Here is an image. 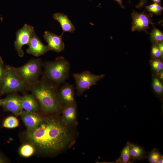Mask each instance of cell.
Masks as SVG:
<instances>
[{"label": "cell", "instance_id": "30bf717a", "mask_svg": "<svg viewBox=\"0 0 163 163\" xmlns=\"http://www.w3.org/2000/svg\"><path fill=\"white\" fill-rule=\"evenodd\" d=\"M63 34L59 36L48 31H45L43 37L48 43L49 50L59 53L64 50L65 44L62 39Z\"/></svg>", "mask_w": 163, "mask_h": 163}, {"label": "cell", "instance_id": "f546056e", "mask_svg": "<svg viewBox=\"0 0 163 163\" xmlns=\"http://www.w3.org/2000/svg\"><path fill=\"white\" fill-rule=\"evenodd\" d=\"M115 1L117 2L118 4L120 5V7L123 8H125V7L123 5L122 0H114Z\"/></svg>", "mask_w": 163, "mask_h": 163}, {"label": "cell", "instance_id": "8fae6325", "mask_svg": "<svg viewBox=\"0 0 163 163\" xmlns=\"http://www.w3.org/2000/svg\"><path fill=\"white\" fill-rule=\"evenodd\" d=\"M57 94L62 103L66 105L75 103V89L72 85L65 83L57 91Z\"/></svg>", "mask_w": 163, "mask_h": 163}, {"label": "cell", "instance_id": "e0dca14e", "mask_svg": "<svg viewBox=\"0 0 163 163\" xmlns=\"http://www.w3.org/2000/svg\"><path fill=\"white\" fill-rule=\"evenodd\" d=\"M76 107L75 103L66 105L64 107L62 117V121L65 124H69L75 119Z\"/></svg>", "mask_w": 163, "mask_h": 163}, {"label": "cell", "instance_id": "52a82bcc", "mask_svg": "<svg viewBox=\"0 0 163 163\" xmlns=\"http://www.w3.org/2000/svg\"><path fill=\"white\" fill-rule=\"evenodd\" d=\"M34 32V27L26 24H24L22 28L16 32L14 47L20 57H22L24 55L22 46L25 45H28Z\"/></svg>", "mask_w": 163, "mask_h": 163}, {"label": "cell", "instance_id": "277c9868", "mask_svg": "<svg viewBox=\"0 0 163 163\" xmlns=\"http://www.w3.org/2000/svg\"><path fill=\"white\" fill-rule=\"evenodd\" d=\"M42 63L40 59H31L24 65L14 69L20 79L27 86L38 81L41 74Z\"/></svg>", "mask_w": 163, "mask_h": 163}, {"label": "cell", "instance_id": "836d02e7", "mask_svg": "<svg viewBox=\"0 0 163 163\" xmlns=\"http://www.w3.org/2000/svg\"><path fill=\"white\" fill-rule=\"evenodd\" d=\"M2 99H0V106H2Z\"/></svg>", "mask_w": 163, "mask_h": 163}, {"label": "cell", "instance_id": "e575fe53", "mask_svg": "<svg viewBox=\"0 0 163 163\" xmlns=\"http://www.w3.org/2000/svg\"><path fill=\"white\" fill-rule=\"evenodd\" d=\"M129 2L130 4H131V1L130 0H129Z\"/></svg>", "mask_w": 163, "mask_h": 163}, {"label": "cell", "instance_id": "3957f363", "mask_svg": "<svg viewBox=\"0 0 163 163\" xmlns=\"http://www.w3.org/2000/svg\"><path fill=\"white\" fill-rule=\"evenodd\" d=\"M70 70L68 61L62 56L57 57L54 61L45 62L44 79L57 87L68 78Z\"/></svg>", "mask_w": 163, "mask_h": 163}, {"label": "cell", "instance_id": "4316f807", "mask_svg": "<svg viewBox=\"0 0 163 163\" xmlns=\"http://www.w3.org/2000/svg\"><path fill=\"white\" fill-rule=\"evenodd\" d=\"M5 66H4L2 59H0V82L2 80L5 74Z\"/></svg>", "mask_w": 163, "mask_h": 163}, {"label": "cell", "instance_id": "83f0119b", "mask_svg": "<svg viewBox=\"0 0 163 163\" xmlns=\"http://www.w3.org/2000/svg\"><path fill=\"white\" fill-rule=\"evenodd\" d=\"M148 0H140L139 4L136 7L138 8H142L147 3Z\"/></svg>", "mask_w": 163, "mask_h": 163}, {"label": "cell", "instance_id": "9a60e30c", "mask_svg": "<svg viewBox=\"0 0 163 163\" xmlns=\"http://www.w3.org/2000/svg\"><path fill=\"white\" fill-rule=\"evenodd\" d=\"M22 107L25 111L36 113L39 109V105L33 94H26L22 97Z\"/></svg>", "mask_w": 163, "mask_h": 163}, {"label": "cell", "instance_id": "f1b7e54d", "mask_svg": "<svg viewBox=\"0 0 163 163\" xmlns=\"http://www.w3.org/2000/svg\"><path fill=\"white\" fill-rule=\"evenodd\" d=\"M158 47L161 52L162 57L163 56V41L157 43Z\"/></svg>", "mask_w": 163, "mask_h": 163}, {"label": "cell", "instance_id": "7a4b0ae2", "mask_svg": "<svg viewBox=\"0 0 163 163\" xmlns=\"http://www.w3.org/2000/svg\"><path fill=\"white\" fill-rule=\"evenodd\" d=\"M27 87L45 112H55L61 109L62 103L58 96L56 86L44 79L38 80L28 85Z\"/></svg>", "mask_w": 163, "mask_h": 163}, {"label": "cell", "instance_id": "5b68a950", "mask_svg": "<svg viewBox=\"0 0 163 163\" xmlns=\"http://www.w3.org/2000/svg\"><path fill=\"white\" fill-rule=\"evenodd\" d=\"M28 88L27 86L18 77L13 67L5 66L4 75L0 82V95L18 91H22Z\"/></svg>", "mask_w": 163, "mask_h": 163}, {"label": "cell", "instance_id": "6da1fadb", "mask_svg": "<svg viewBox=\"0 0 163 163\" xmlns=\"http://www.w3.org/2000/svg\"><path fill=\"white\" fill-rule=\"evenodd\" d=\"M26 137L40 151L46 153L62 149L70 139L65 125L58 120L53 118L43 120L35 129L27 131Z\"/></svg>", "mask_w": 163, "mask_h": 163}, {"label": "cell", "instance_id": "484cf974", "mask_svg": "<svg viewBox=\"0 0 163 163\" xmlns=\"http://www.w3.org/2000/svg\"><path fill=\"white\" fill-rule=\"evenodd\" d=\"M151 54L155 58L163 57L157 44H153L151 49Z\"/></svg>", "mask_w": 163, "mask_h": 163}, {"label": "cell", "instance_id": "7c38bea8", "mask_svg": "<svg viewBox=\"0 0 163 163\" xmlns=\"http://www.w3.org/2000/svg\"><path fill=\"white\" fill-rule=\"evenodd\" d=\"M27 50V53L36 56H39L47 53L49 50L47 46L44 45L34 32L28 45Z\"/></svg>", "mask_w": 163, "mask_h": 163}, {"label": "cell", "instance_id": "5bb4252c", "mask_svg": "<svg viewBox=\"0 0 163 163\" xmlns=\"http://www.w3.org/2000/svg\"><path fill=\"white\" fill-rule=\"evenodd\" d=\"M53 19L60 24L63 30L62 33L65 32L73 33L75 28L68 16L63 13L58 12L53 15Z\"/></svg>", "mask_w": 163, "mask_h": 163}, {"label": "cell", "instance_id": "d590c367", "mask_svg": "<svg viewBox=\"0 0 163 163\" xmlns=\"http://www.w3.org/2000/svg\"><path fill=\"white\" fill-rule=\"evenodd\" d=\"M2 59V57H1V56H0V59Z\"/></svg>", "mask_w": 163, "mask_h": 163}, {"label": "cell", "instance_id": "2e32d148", "mask_svg": "<svg viewBox=\"0 0 163 163\" xmlns=\"http://www.w3.org/2000/svg\"><path fill=\"white\" fill-rule=\"evenodd\" d=\"M129 145L132 162L135 161L142 160L147 158V152L143 147L130 142Z\"/></svg>", "mask_w": 163, "mask_h": 163}, {"label": "cell", "instance_id": "7402d4cb", "mask_svg": "<svg viewBox=\"0 0 163 163\" xmlns=\"http://www.w3.org/2000/svg\"><path fill=\"white\" fill-rule=\"evenodd\" d=\"M34 147L32 145L29 144H25L21 146L19 152L22 156L28 157L34 154Z\"/></svg>", "mask_w": 163, "mask_h": 163}, {"label": "cell", "instance_id": "ffe728a7", "mask_svg": "<svg viewBox=\"0 0 163 163\" xmlns=\"http://www.w3.org/2000/svg\"><path fill=\"white\" fill-rule=\"evenodd\" d=\"M148 161L151 163H158L159 158L163 156L158 149H153L151 151L147 152Z\"/></svg>", "mask_w": 163, "mask_h": 163}, {"label": "cell", "instance_id": "603a6c76", "mask_svg": "<svg viewBox=\"0 0 163 163\" xmlns=\"http://www.w3.org/2000/svg\"><path fill=\"white\" fill-rule=\"evenodd\" d=\"M145 8L147 11L157 15L161 14L163 9L161 5L155 3L146 6Z\"/></svg>", "mask_w": 163, "mask_h": 163}, {"label": "cell", "instance_id": "9c48e42d", "mask_svg": "<svg viewBox=\"0 0 163 163\" xmlns=\"http://www.w3.org/2000/svg\"><path fill=\"white\" fill-rule=\"evenodd\" d=\"M22 97L16 94H10L2 99V106L4 110L11 112L17 116L20 115L23 110Z\"/></svg>", "mask_w": 163, "mask_h": 163}, {"label": "cell", "instance_id": "8992f818", "mask_svg": "<svg viewBox=\"0 0 163 163\" xmlns=\"http://www.w3.org/2000/svg\"><path fill=\"white\" fill-rule=\"evenodd\" d=\"M104 76V74L94 75L87 71L74 74L73 76L75 81L77 94H82L95 85L98 82L103 78Z\"/></svg>", "mask_w": 163, "mask_h": 163}, {"label": "cell", "instance_id": "ac0fdd59", "mask_svg": "<svg viewBox=\"0 0 163 163\" xmlns=\"http://www.w3.org/2000/svg\"><path fill=\"white\" fill-rule=\"evenodd\" d=\"M130 142H128L126 145L121 151L119 158L116 161V163H131L130 153Z\"/></svg>", "mask_w": 163, "mask_h": 163}, {"label": "cell", "instance_id": "4dcf8cb0", "mask_svg": "<svg viewBox=\"0 0 163 163\" xmlns=\"http://www.w3.org/2000/svg\"><path fill=\"white\" fill-rule=\"evenodd\" d=\"M6 162L5 160L1 155H0V163H4Z\"/></svg>", "mask_w": 163, "mask_h": 163}, {"label": "cell", "instance_id": "cb8c5ba5", "mask_svg": "<svg viewBox=\"0 0 163 163\" xmlns=\"http://www.w3.org/2000/svg\"><path fill=\"white\" fill-rule=\"evenodd\" d=\"M153 88L156 94L159 96L162 95L163 92V85L159 79L157 78H154L152 80Z\"/></svg>", "mask_w": 163, "mask_h": 163}, {"label": "cell", "instance_id": "d6986e66", "mask_svg": "<svg viewBox=\"0 0 163 163\" xmlns=\"http://www.w3.org/2000/svg\"><path fill=\"white\" fill-rule=\"evenodd\" d=\"M151 32L149 33L150 39L152 44H157L163 41V33L154 26Z\"/></svg>", "mask_w": 163, "mask_h": 163}, {"label": "cell", "instance_id": "44dd1931", "mask_svg": "<svg viewBox=\"0 0 163 163\" xmlns=\"http://www.w3.org/2000/svg\"><path fill=\"white\" fill-rule=\"evenodd\" d=\"M19 125L18 119L15 117L9 116L4 120L3 126L7 128H13L17 127Z\"/></svg>", "mask_w": 163, "mask_h": 163}, {"label": "cell", "instance_id": "d4e9b609", "mask_svg": "<svg viewBox=\"0 0 163 163\" xmlns=\"http://www.w3.org/2000/svg\"><path fill=\"white\" fill-rule=\"evenodd\" d=\"M151 64L153 69L157 72L161 71L163 69V64L159 59L154 58L151 62Z\"/></svg>", "mask_w": 163, "mask_h": 163}, {"label": "cell", "instance_id": "ba28073f", "mask_svg": "<svg viewBox=\"0 0 163 163\" xmlns=\"http://www.w3.org/2000/svg\"><path fill=\"white\" fill-rule=\"evenodd\" d=\"M153 15V14L150 12L147 14L145 11L139 12L133 11L131 14L132 31H143L148 33L147 30L149 28L150 25H154L151 19Z\"/></svg>", "mask_w": 163, "mask_h": 163}, {"label": "cell", "instance_id": "1f68e13d", "mask_svg": "<svg viewBox=\"0 0 163 163\" xmlns=\"http://www.w3.org/2000/svg\"><path fill=\"white\" fill-rule=\"evenodd\" d=\"M154 3L161 5V0H152Z\"/></svg>", "mask_w": 163, "mask_h": 163}, {"label": "cell", "instance_id": "4fadbf2b", "mask_svg": "<svg viewBox=\"0 0 163 163\" xmlns=\"http://www.w3.org/2000/svg\"><path fill=\"white\" fill-rule=\"evenodd\" d=\"M20 115L27 131L33 130L40 124L43 119L35 113L23 110Z\"/></svg>", "mask_w": 163, "mask_h": 163}, {"label": "cell", "instance_id": "d6a6232c", "mask_svg": "<svg viewBox=\"0 0 163 163\" xmlns=\"http://www.w3.org/2000/svg\"><path fill=\"white\" fill-rule=\"evenodd\" d=\"M163 156L161 157L159 159L158 163H162L163 162Z\"/></svg>", "mask_w": 163, "mask_h": 163}]
</instances>
